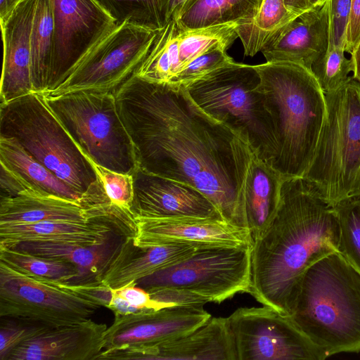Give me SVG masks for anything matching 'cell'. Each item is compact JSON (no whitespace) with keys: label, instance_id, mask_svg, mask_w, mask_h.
<instances>
[{"label":"cell","instance_id":"obj_1","mask_svg":"<svg viewBox=\"0 0 360 360\" xmlns=\"http://www.w3.org/2000/svg\"><path fill=\"white\" fill-rule=\"evenodd\" d=\"M115 96L138 167L197 188L226 221L248 230L243 189L256 156L249 144L198 108L184 86L134 75Z\"/></svg>","mask_w":360,"mask_h":360},{"label":"cell","instance_id":"obj_2","mask_svg":"<svg viewBox=\"0 0 360 360\" xmlns=\"http://www.w3.org/2000/svg\"><path fill=\"white\" fill-rule=\"evenodd\" d=\"M339 222L333 208L304 177L283 179L277 211L252 243L249 293L290 316L301 280L316 260L339 252Z\"/></svg>","mask_w":360,"mask_h":360},{"label":"cell","instance_id":"obj_3","mask_svg":"<svg viewBox=\"0 0 360 360\" xmlns=\"http://www.w3.org/2000/svg\"><path fill=\"white\" fill-rule=\"evenodd\" d=\"M276 141L272 167L283 179L303 177L314 155L326 112L325 95L304 66L256 65Z\"/></svg>","mask_w":360,"mask_h":360},{"label":"cell","instance_id":"obj_4","mask_svg":"<svg viewBox=\"0 0 360 360\" xmlns=\"http://www.w3.org/2000/svg\"><path fill=\"white\" fill-rule=\"evenodd\" d=\"M328 356L360 352V272L340 252L311 264L290 315Z\"/></svg>","mask_w":360,"mask_h":360},{"label":"cell","instance_id":"obj_5","mask_svg":"<svg viewBox=\"0 0 360 360\" xmlns=\"http://www.w3.org/2000/svg\"><path fill=\"white\" fill-rule=\"evenodd\" d=\"M0 136L13 139L84 198L105 205L108 198L91 160L82 152L46 102L32 91L1 104Z\"/></svg>","mask_w":360,"mask_h":360},{"label":"cell","instance_id":"obj_6","mask_svg":"<svg viewBox=\"0 0 360 360\" xmlns=\"http://www.w3.org/2000/svg\"><path fill=\"white\" fill-rule=\"evenodd\" d=\"M210 117L245 140L271 165L276 153L273 119L255 65L233 61L184 86Z\"/></svg>","mask_w":360,"mask_h":360},{"label":"cell","instance_id":"obj_7","mask_svg":"<svg viewBox=\"0 0 360 360\" xmlns=\"http://www.w3.org/2000/svg\"><path fill=\"white\" fill-rule=\"evenodd\" d=\"M326 112L303 177L331 205L360 194V81L324 93Z\"/></svg>","mask_w":360,"mask_h":360},{"label":"cell","instance_id":"obj_8","mask_svg":"<svg viewBox=\"0 0 360 360\" xmlns=\"http://www.w3.org/2000/svg\"><path fill=\"white\" fill-rule=\"evenodd\" d=\"M44 97L93 162L118 173L132 174L138 167L135 150L120 117L115 93L76 91Z\"/></svg>","mask_w":360,"mask_h":360},{"label":"cell","instance_id":"obj_9","mask_svg":"<svg viewBox=\"0 0 360 360\" xmlns=\"http://www.w3.org/2000/svg\"><path fill=\"white\" fill-rule=\"evenodd\" d=\"M252 246L198 248L186 259L136 283L148 292L177 290L220 303L237 293H249Z\"/></svg>","mask_w":360,"mask_h":360},{"label":"cell","instance_id":"obj_10","mask_svg":"<svg viewBox=\"0 0 360 360\" xmlns=\"http://www.w3.org/2000/svg\"><path fill=\"white\" fill-rule=\"evenodd\" d=\"M159 30L129 20L116 22L88 50L60 84L44 94L58 96L76 91L115 93L135 74Z\"/></svg>","mask_w":360,"mask_h":360},{"label":"cell","instance_id":"obj_11","mask_svg":"<svg viewBox=\"0 0 360 360\" xmlns=\"http://www.w3.org/2000/svg\"><path fill=\"white\" fill-rule=\"evenodd\" d=\"M100 307L65 284L33 278L0 261V317L57 328L86 321Z\"/></svg>","mask_w":360,"mask_h":360},{"label":"cell","instance_id":"obj_12","mask_svg":"<svg viewBox=\"0 0 360 360\" xmlns=\"http://www.w3.org/2000/svg\"><path fill=\"white\" fill-rule=\"evenodd\" d=\"M227 320L238 360H323L328 357L290 316L282 315L268 306L239 308Z\"/></svg>","mask_w":360,"mask_h":360},{"label":"cell","instance_id":"obj_13","mask_svg":"<svg viewBox=\"0 0 360 360\" xmlns=\"http://www.w3.org/2000/svg\"><path fill=\"white\" fill-rule=\"evenodd\" d=\"M114 316L96 359H144L153 348L197 329L212 317L197 306H173Z\"/></svg>","mask_w":360,"mask_h":360},{"label":"cell","instance_id":"obj_14","mask_svg":"<svg viewBox=\"0 0 360 360\" xmlns=\"http://www.w3.org/2000/svg\"><path fill=\"white\" fill-rule=\"evenodd\" d=\"M53 46L48 89L54 90L116 20L96 0H52Z\"/></svg>","mask_w":360,"mask_h":360},{"label":"cell","instance_id":"obj_15","mask_svg":"<svg viewBox=\"0 0 360 360\" xmlns=\"http://www.w3.org/2000/svg\"><path fill=\"white\" fill-rule=\"evenodd\" d=\"M131 175L132 211L135 216L174 220H224L208 198L190 185L148 173L139 167Z\"/></svg>","mask_w":360,"mask_h":360},{"label":"cell","instance_id":"obj_16","mask_svg":"<svg viewBox=\"0 0 360 360\" xmlns=\"http://www.w3.org/2000/svg\"><path fill=\"white\" fill-rule=\"evenodd\" d=\"M138 246L190 244L198 248L252 245L249 230L224 220L162 219L135 216Z\"/></svg>","mask_w":360,"mask_h":360},{"label":"cell","instance_id":"obj_17","mask_svg":"<svg viewBox=\"0 0 360 360\" xmlns=\"http://www.w3.org/2000/svg\"><path fill=\"white\" fill-rule=\"evenodd\" d=\"M37 0H20L0 18L3 41L1 104L34 91L31 32Z\"/></svg>","mask_w":360,"mask_h":360},{"label":"cell","instance_id":"obj_18","mask_svg":"<svg viewBox=\"0 0 360 360\" xmlns=\"http://www.w3.org/2000/svg\"><path fill=\"white\" fill-rule=\"evenodd\" d=\"M330 25L328 0L284 26L261 51L266 62H291L311 70L327 51Z\"/></svg>","mask_w":360,"mask_h":360},{"label":"cell","instance_id":"obj_19","mask_svg":"<svg viewBox=\"0 0 360 360\" xmlns=\"http://www.w3.org/2000/svg\"><path fill=\"white\" fill-rule=\"evenodd\" d=\"M107 328L91 319L49 328L18 346L6 360H96Z\"/></svg>","mask_w":360,"mask_h":360},{"label":"cell","instance_id":"obj_20","mask_svg":"<svg viewBox=\"0 0 360 360\" xmlns=\"http://www.w3.org/2000/svg\"><path fill=\"white\" fill-rule=\"evenodd\" d=\"M197 249L190 244L138 246L134 237L124 238L98 282L112 289L119 288L186 259Z\"/></svg>","mask_w":360,"mask_h":360},{"label":"cell","instance_id":"obj_21","mask_svg":"<svg viewBox=\"0 0 360 360\" xmlns=\"http://www.w3.org/2000/svg\"><path fill=\"white\" fill-rule=\"evenodd\" d=\"M238 360L226 318L211 317L200 327L153 348L144 360Z\"/></svg>","mask_w":360,"mask_h":360},{"label":"cell","instance_id":"obj_22","mask_svg":"<svg viewBox=\"0 0 360 360\" xmlns=\"http://www.w3.org/2000/svg\"><path fill=\"white\" fill-rule=\"evenodd\" d=\"M117 235L119 234L110 225L98 221L86 223L44 221L0 225V245L11 246L23 242L96 245L103 243Z\"/></svg>","mask_w":360,"mask_h":360},{"label":"cell","instance_id":"obj_23","mask_svg":"<svg viewBox=\"0 0 360 360\" xmlns=\"http://www.w3.org/2000/svg\"><path fill=\"white\" fill-rule=\"evenodd\" d=\"M44 221H91L81 202L32 191L13 198H0V225H18Z\"/></svg>","mask_w":360,"mask_h":360},{"label":"cell","instance_id":"obj_24","mask_svg":"<svg viewBox=\"0 0 360 360\" xmlns=\"http://www.w3.org/2000/svg\"><path fill=\"white\" fill-rule=\"evenodd\" d=\"M283 180L269 164L256 156L252 159L243 189L247 225L252 241L264 233L277 211Z\"/></svg>","mask_w":360,"mask_h":360},{"label":"cell","instance_id":"obj_25","mask_svg":"<svg viewBox=\"0 0 360 360\" xmlns=\"http://www.w3.org/2000/svg\"><path fill=\"white\" fill-rule=\"evenodd\" d=\"M123 238L117 235L103 243L96 245L23 242L8 247L38 256L68 262L78 268L81 274L79 284H84L98 281Z\"/></svg>","mask_w":360,"mask_h":360},{"label":"cell","instance_id":"obj_26","mask_svg":"<svg viewBox=\"0 0 360 360\" xmlns=\"http://www.w3.org/2000/svg\"><path fill=\"white\" fill-rule=\"evenodd\" d=\"M0 162L18 174L37 191L78 201L84 198L37 161L16 141L0 136Z\"/></svg>","mask_w":360,"mask_h":360},{"label":"cell","instance_id":"obj_27","mask_svg":"<svg viewBox=\"0 0 360 360\" xmlns=\"http://www.w3.org/2000/svg\"><path fill=\"white\" fill-rule=\"evenodd\" d=\"M263 0H192L176 20L181 30L225 24H242L254 18Z\"/></svg>","mask_w":360,"mask_h":360},{"label":"cell","instance_id":"obj_28","mask_svg":"<svg viewBox=\"0 0 360 360\" xmlns=\"http://www.w3.org/2000/svg\"><path fill=\"white\" fill-rule=\"evenodd\" d=\"M179 32L176 20L167 21L134 75L148 82L170 84L179 72Z\"/></svg>","mask_w":360,"mask_h":360},{"label":"cell","instance_id":"obj_29","mask_svg":"<svg viewBox=\"0 0 360 360\" xmlns=\"http://www.w3.org/2000/svg\"><path fill=\"white\" fill-rule=\"evenodd\" d=\"M54 14L52 0H37L31 32L32 81L34 91L48 89L53 46Z\"/></svg>","mask_w":360,"mask_h":360},{"label":"cell","instance_id":"obj_30","mask_svg":"<svg viewBox=\"0 0 360 360\" xmlns=\"http://www.w3.org/2000/svg\"><path fill=\"white\" fill-rule=\"evenodd\" d=\"M299 15L287 7L284 0H263L254 18L236 27L245 55L252 57L260 52L276 34Z\"/></svg>","mask_w":360,"mask_h":360},{"label":"cell","instance_id":"obj_31","mask_svg":"<svg viewBox=\"0 0 360 360\" xmlns=\"http://www.w3.org/2000/svg\"><path fill=\"white\" fill-rule=\"evenodd\" d=\"M0 261L21 273L51 283L77 285L81 283L78 268L63 260L0 245Z\"/></svg>","mask_w":360,"mask_h":360},{"label":"cell","instance_id":"obj_32","mask_svg":"<svg viewBox=\"0 0 360 360\" xmlns=\"http://www.w3.org/2000/svg\"><path fill=\"white\" fill-rule=\"evenodd\" d=\"M238 25V23L233 22L190 30H180L178 73L191 60L204 53L219 49L227 50L238 37L236 30Z\"/></svg>","mask_w":360,"mask_h":360},{"label":"cell","instance_id":"obj_33","mask_svg":"<svg viewBox=\"0 0 360 360\" xmlns=\"http://www.w3.org/2000/svg\"><path fill=\"white\" fill-rule=\"evenodd\" d=\"M340 228L339 252L360 272V194L333 205Z\"/></svg>","mask_w":360,"mask_h":360},{"label":"cell","instance_id":"obj_34","mask_svg":"<svg viewBox=\"0 0 360 360\" xmlns=\"http://www.w3.org/2000/svg\"><path fill=\"white\" fill-rule=\"evenodd\" d=\"M117 22L129 20L155 30L166 24L162 0H96Z\"/></svg>","mask_w":360,"mask_h":360},{"label":"cell","instance_id":"obj_35","mask_svg":"<svg viewBox=\"0 0 360 360\" xmlns=\"http://www.w3.org/2000/svg\"><path fill=\"white\" fill-rule=\"evenodd\" d=\"M345 49L328 46L311 65L310 71L323 93L334 91L354 78V63L346 56Z\"/></svg>","mask_w":360,"mask_h":360},{"label":"cell","instance_id":"obj_36","mask_svg":"<svg viewBox=\"0 0 360 360\" xmlns=\"http://www.w3.org/2000/svg\"><path fill=\"white\" fill-rule=\"evenodd\" d=\"M0 359L8 355L22 343L41 334L49 328L32 321L3 316L0 317Z\"/></svg>","mask_w":360,"mask_h":360},{"label":"cell","instance_id":"obj_37","mask_svg":"<svg viewBox=\"0 0 360 360\" xmlns=\"http://www.w3.org/2000/svg\"><path fill=\"white\" fill-rule=\"evenodd\" d=\"M92 163L110 205L134 213L132 211L134 200L132 175L118 173L93 162Z\"/></svg>","mask_w":360,"mask_h":360},{"label":"cell","instance_id":"obj_38","mask_svg":"<svg viewBox=\"0 0 360 360\" xmlns=\"http://www.w3.org/2000/svg\"><path fill=\"white\" fill-rule=\"evenodd\" d=\"M233 61V58L227 54L226 50L219 49L204 53L191 60L169 84L186 86Z\"/></svg>","mask_w":360,"mask_h":360},{"label":"cell","instance_id":"obj_39","mask_svg":"<svg viewBox=\"0 0 360 360\" xmlns=\"http://www.w3.org/2000/svg\"><path fill=\"white\" fill-rule=\"evenodd\" d=\"M352 0H328L330 39L328 46L345 49Z\"/></svg>","mask_w":360,"mask_h":360},{"label":"cell","instance_id":"obj_40","mask_svg":"<svg viewBox=\"0 0 360 360\" xmlns=\"http://www.w3.org/2000/svg\"><path fill=\"white\" fill-rule=\"evenodd\" d=\"M112 290L139 311L158 310L168 307H173L167 303L156 300L152 297L147 290L138 286L136 282H131L119 288Z\"/></svg>","mask_w":360,"mask_h":360},{"label":"cell","instance_id":"obj_41","mask_svg":"<svg viewBox=\"0 0 360 360\" xmlns=\"http://www.w3.org/2000/svg\"><path fill=\"white\" fill-rule=\"evenodd\" d=\"M1 163V198H13L25 193L37 191L21 176Z\"/></svg>","mask_w":360,"mask_h":360},{"label":"cell","instance_id":"obj_42","mask_svg":"<svg viewBox=\"0 0 360 360\" xmlns=\"http://www.w3.org/2000/svg\"><path fill=\"white\" fill-rule=\"evenodd\" d=\"M360 42V0H352L346 32L345 51L350 56Z\"/></svg>","mask_w":360,"mask_h":360},{"label":"cell","instance_id":"obj_43","mask_svg":"<svg viewBox=\"0 0 360 360\" xmlns=\"http://www.w3.org/2000/svg\"><path fill=\"white\" fill-rule=\"evenodd\" d=\"M192 0H167L165 8L166 23L170 20H176L183 10Z\"/></svg>","mask_w":360,"mask_h":360},{"label":"cell","instance_id":"obj_44","mask_svg":"<svg viewBox=\"0 0 360 360\" xmlns=\"http://www.w3.org/2000/svg\"><path fill=\"white\" fill-rule=\"evenodd\" d=\"M287 7L298 15L311 9L307 0H284Z\"/></svg>","mask_w":360,"mask_h":360},{"label":"cell","instance_id":"obj_45","mask_svg":"<svg viewBox=\"0 0 360 360\" xmlns=\"http://www.w3.org/2000/svg\"><path fill=\"white\" fill-rule=\"evenodd\" d=\"M20 0H0V18L6 15Z\"/></svg>","mask_w":360,"mask_h":360},{"label":"cell","instance_id":"obj_46","mask_svg":"<svg viewBox=\"0 0 360 360\" xmlns=\"http://www.w3.org/2000/svg\"><path fill=\"white\" fill-rule=\"evenodd\" d=\"M351 57L354 63V78L360 81V42Z\"/></svg>","mask_w":360,"mask_h":360},{"label":"cell","instance_id":"obj_47","mask_svg":"<svg viewBox=\"0 0 360 360\" xmlns=\"http://www.w3.org/2000/svg\"><path fill=\"white\" fill-rule=\"evenodd\" d=\"M310 8L316 7L323 4L326 0H307Z\"/></svg>","mask_w":360,"mask_h":360},{"label":"cell","instance_id":"obj_48","mask_svg":"<svg viewBox=\"0 0 360 360\" xmlns=\"http://www.w3.org/2000/svg\"><path fill=\"white\" fill-rule=\"evenodd\" d=\"M162 1H163V2H164V3H165V8H166V5H167V0H162Z\"/></svg>","mask_w":360,"mask_h":360}]
</instances>
